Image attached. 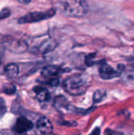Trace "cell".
Returning a JSON list of instances; mask_svg holds the SVG:
<instances>
[{"instance_id":"1","label":"cell","mask_w":134,"mask_h":135,"mask_svg":"<svg viewBox=\"0 0 134 135\" xmlns=\"http://www.w3.org/2000/svg\"><path fill=\"white\" fill-rule=\"evenodd\" d=\"M58 9L69 17H81L86 13L88 6L85 0H58Z\"/></svg>"},{"instance_id":"2","label":"cell","mask_w":134,"mask_h":135,"mask_svg":"<svg viewBox=\"0 0 134 135\" xmlns=\"http://www.w3.org/2000/svg\"><path fill=\"white\" fill-rule=\"evenodd\" d=\"M88 78L84 74H74L67 78L63 82V88L72 96H80L88 88Z\"/></svg>"},{"instance_id":"3","label":"cell","mask_w":134,"mask_h":135,"mask_svg":"<svg viewBox=\"0 0 134 135\" xmlns=\"http://www.w3.org/2000/svg\"><path fill=\"white\" fill-rule=\"evenodd\" d=\"M56 11L54 9H48L47 11H36L28 13L26 15L20 17L18 19L19 24H27V23H33L38 22L43 20L49 19L52 17L55 14Z\"/></svg>"},{"instance_id":"4","label":"cell","mask_w":134,"mask_h":135,"mask_svg":"<svg viewBox=\"0 0 134 135\" xmlns=\"http://www.w3.org/2000/svg\"><path fill=\"white\" fill-rule=\"evenodd\" d=\"M33 128V123L24 117H20L17 119L13 127V131L17 134H23L31 131Z\"/></svg>"},{"instance_id":"5","label":"cell","mask_w":134,"mask_h":135,"mask_svg":"<svg viewBox=\"0 0 134 135\" xmlns=\"http://www.w3.org/2000/svg\"><path fill=\"white\" fill-rule=\"evenodd\" d=\"M64 73V70L58 66L54 65H50L45 66L42 71H41V75L46 78H58L61 74Z\"/></svg>"},{"instance_id":"6","label":"cell","mask_w":134,"mask_h":135,"mask_svg":"<svg viewBox=\"0 0 134 135\" xmlns=\"http://www.w3.org/2000/svg\"><path fill=\"white\" fill-rule=\"evenodd\" d=\"M36 128L43 134H50L53 133V125L46 117H41L38 119L36 123Z\"/></svg>"},{"instance_id":"7","label":"cell","mask_w":134,"mask_h":135,"mask_svg":"<svg viewBox=\"0 0 134 135\" xmlns=\"http://www.w3.org/2000/svg\"><path fill=\"white\" fill-rule=\"evenodd\" d=\"M99 74L100 76L105 80L112 79L119 76V72L116 71L115 69H113L111 66L108 65L101 66L99 69Z\"/></svg>"},{"instance_id":"8","label":"cell","mask_w":134,"mask_h":135,"mask_svg":"<svg viewBox=\"0 0 134 135\" xmlns=\"http://www.w3.org/2000/svg\"><path fill=\"white\" fill-rule=\"evenodd\" d=\"M33 91L37 99L40 102H46L50 100V97H51L50 93L45 88L41 87V86H36L33 89Z\"/></svg>"},{"instance_id":"9","label":"cell","mask_w":134,"mask_h":135,"mask_svg":"<svg viewBox=\"0 0 134 135\" xmlns=\"http://www.w3.org/2000/svg\"><path fill=\"white\" fill-rule=\"evenodd\" d=\"M19 73V67L16 63L8 64L4 69V74L9 78H16Z\"/></svg>"},{"instance_id":"10","label":"cell","mask_w":134,"mask_h":135,"mask_svg":"<svg viewBox=\"0 0 134 135\" xmlns=\"http://www.w3.org/2000/svg\"><path fill=\"white\" fill-rule=\"evenodd\" d=\"M54 107L58 111H61L62 109L67 110L70 108V104H69L68 101L63 97H57L54 100Z\"/></svg>"},{"instance_id":"11","label":"cell","mask_w":134,"mask_h":135,"mask_svg":"<svg viewBox=\"0 0 134 135\" xmlns=\"http://www.w3.org/2000/svg\"><path fill=\"white\" fill-rule=\"evenodd\" d=\"M106 97V92L103 90H97L93 95V101L95 103H99L102 101Z\"/></svg>"},{"instance_id":"12","label":"cell","mask_w":134,"mask_h":135,"mask_svg":"<svg viewBox=\"0 0 134 135\" xmlns=\"http://www.w3.org/2000/svg\"><path fill=\"white\" fill-rule=\"evenodd\" d=\"M16 90H17V89L14 85H10V86L4 88L3 93H5L7 95H13L16 93Z\"/></svg>"},{"instance_id":"13","label":"cell","mask_w":134,"mask_h":135,"mask_svg":"<svg viewBox=\"0 0 134 135\" xmlns=\"http://www.w3.org/2000/svg\"><path fill=\"white\" fill-rule=\"evenodd\" d=\"M10 13H11V11L7 8H5V9H2L1 12H0V21L9 17Z\"/></svg>"},{"instance_id":"14","label":"cell","mask_w":134,"mask_h":135,"mask_svg":"<svg viewBox=\"0 0 134 135\" xmlns=\"http://www.w3.org/2000/svg\"><path fill=\"white\" fill-rule=\"evenodd\" d=\"M6 112V106L5 101L2 98L0 97V117H2Z\"/></svg>"},{"instance_id":"15","label":"cell","mask_w":134,"mask_h":135,"mask_svg":"<svg viewBox=\"0 0 134 135\" xmlns=\"http://www.w3.org/2000/svg\"><path fill=\"white\" fill-rule=\"evenodd\" d=\"M4 54H5V48L3 47H0V61L2 60Z\"/></svg>"},{"instance_id":"16","label":"cell","mask_w":134,"mask_h":135,"mask_svg":"<svg viewBox=\"0 0 134 135\" xmlns=\"http://www.w3.org/2000/svg\"><path fill=\"white\" fill-rule=\"evenodd\" d=\"M18 2H20L21 4H24V5H26V4H28L31 0H17Z\"/></svg>"}]
</instances>
